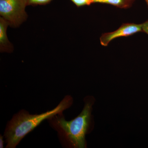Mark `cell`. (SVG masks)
<instances>
[{
    "label": "cell",
    "instance_id": "2",
    "mask_svg": "<svg viewBox=\"0 0 148 148\" xmlns=\"http://www.w3.org/2000/svg\"><path fill=\"white\" fill-rule=\"evenodd\" d=\"M73 97L66 95L55 108L40 114H30L28 111L21 110L14 114L6 126L4 137L6 148H15L23 139L42 122L55 115L63 113L71 107Z\"/></svg>",
    "mask_w": 148,
    "mask_h": 148
},
{
    "label": "cell",
    "instance_id": "8",
    "mask_svg": "<svg viewBox=\"0 0 148 148\" xmlns=\"http://www.w3.org/2000/svg\"><path fill=\"white\" fill-rule=\"evenodd\" d=\"M78 8L84 6H89L94 3L93 0H70Z\"/></svg>",
    "mask_w": 148,
    "mask_h": 148
},
{
    "label": "cell",
    "instance_id": "10",
    "mask_svg": "<svg viewBox=\"0 0 148 148\" xmlns=\"http://www.w3.org/2000/svg\"><path fill=\"white\" fill-rule=\"evenodd\" d=\"M4 136L0 135V148H3L4 147Z\"/></svg>",
    "mask_w": 148,
    "mask_h": 148
},
{
    "label": "cell",
    "instance_id": "6",
    "mask_svg": "<svg viewBox=\"0 0 148 148\" xmlns=\"http://www.w3.org/2000/svg\"><path fill=\"white\" fill-rule=\"evenodd\" d=\"M136 0H93L94 3L110 5L120 8L127 9L132 6Z\"/></svg>",
    "mask_w": 148,
    "mask_h": 148
},
{
    "label": "cell",
    "instance_id": "11",
    "mask_svg": "<svg viewBox=\"0 0 148 148\" xmlns=\"http://www.w3.org/2000/svg\"><path fill=\"white\" fill-rule=\"evenodd\" d=\"M145 1L146 3H147V5L148 8V0H145Z\"/></svg>",
    "mask_w": 148,
    "mask_h": 148
},
{
    "label": "cell",
    "instance_id": "5",
    "mask_svg": "<svg viewBox=\"0 0 148 148\" xmlns=\"http://www.w3.org/2000/svg\"><path fill=\"white\" fill-rule=\"evenodd\" d=\"M9 26L5 19L0 18V51L11 53L13 51V45L10 42L7 35V29Z\"/></svg>",
    "mask_w": 148,
    "mask_h": 148
},
{
    "label": "cell",
    "instance_id": "1",
    "mask_svg": "<svg viewBox=\"0 0 148 148\" xmlns=\"http://www.w3.org/2000/svg\"><path fill=\"white\" fill-rule=\"evenodd\" d=\"M84 106L81 112L71 120H66L64 114L55 115L47 119L50 127L57 132L59 142L63 147L86 148V136L94 127L92 114V106L95 102L94 97H85Z\"/></svg>",
    "mask_w": 148,
    "mask_h": 148
},
{
    "label": "cell",
    "instance_id": "7",
    "mask_svg": "<svg viewBox=\"0 0 148 148\" xmlns=\"http://www.w3.org/2000/svg\"><path fill=\"white\" fill-rule=\"evenodd\" d=\"M52 0H27L28 5H44L50 3Z\"/></svg>",
    "mask_w": 148,
    "mask_h": 148
},
{
    "label": "cell",
    "instance_id": "4",
    "mask_svg": "<svg viewBox=\"0 0 148 148\" xmlns=\"http://www.w3.org/2000/svg\"><path fill=\"white\" fill-rule=\"evenodd\" d=\"M140 32H142V24H123L114 32L103 34L100 38V42L103 46L107 47L109 43L114 39L121 37L130 36Z\"/></svg>",
    "mask_w": 148,
    "mask_h": 148
},
{
    "label": "cell",
    "instance_id": "3",
    "mask_svg": "<svg viewBox=\"0 0 148 148\" xmlns=\"http://www.w3.org/2000/svg\"><path fill=\"white\" fill-rule=\"evenodd\" d=\"M27 0H0V15L12 28L19 27L27 20Z\"/></svg>",
    "mask_w": 148,
    "mask_h": 148
},
{
    "label": "cell",
    "instance_id": "9",
    "mask_svg": "<svg viewBox=\"0 0 148 148\" xmlns=\"http://www.w3.org/2000/svg\"><path fill=\"white\" fill-rule=\"evenodd\" d=\"M142 32L146 33L148 36V19L142 24Z\"/></svg>",
    "mask_w": 148,
    "mask_h": 148
}]
</instances>
